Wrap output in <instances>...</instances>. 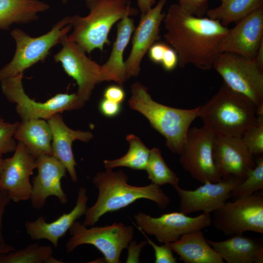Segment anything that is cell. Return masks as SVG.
I'll use <instances>...</instances> for the list:
<instances>
[{
	"instance_id": "cell-45",
	"label": "cell",
	"mask_w": 263,
	"mask_h": 263,
	"mask_svg": "<svg viewBox=\"0 0 263 263\" xmlns=\"http://www.w3.org/2000/svg\"><path fill=\"white\" fill-rule=\"evenodd\" d=\"M85 1H86V3H88L89 2H91L92 1H93V0H84ZM68 0H62V1L64 3H65L67 2Z\"/></svg>"
},
{
	"instance_id": "cell-24",
	"label": "cell",
	"mask_w": 263,
	"mask_h": 263,
	"mask_svg": "<svg viewBox=\"0 0 263 263\" xmlns=\"http://www.w3.org/2000/svg\"><path fill=\"white\" fill-rule=\"evenodd\" d=\"M169 245L185 263H224L221 256L208 244L202 230L185 234Z\"/></svg>"
},
{
	"instance_id": "cell-35",
	"label": "cell",
	"mask_w": 263,
	"mask_h": 263,
	"mask_svg": "<svg viewBox=\"0 0 263 263\" xmlns=\"http://www.w3.org/2000/svg\"><path fill=\"white\" fill-rule=\"evenodd\" d=\"M177 3L186 13L197 17H203L208 10L209 0H178Z\"/></svg>"
},
{
	"instance_id": "cell-36",
	"label": "cell",
	"mask_w": 263,
	"mask_h": 263,
	"mask_svg": "<svg viewBox=\"0 0 263 263\" xmlns=\"http://www.w3.org/2000/svg\"><path fill=\"white\" fill-rule=\"evenodd\" d=\"M10 201L7 192L0 189V255L15 250L13 246L6 243L3 234V217Z\"/></svg>"
},
{
	"instance_id": "cell-11",
	"label": "cell",
	"mask_w": 263,
	"mask_h": 263,
	"mask_svg": "<svg viewBox=\"0 0 263 263\" xmlns=\"http://www.w3.org/2000/svg\"><path fill=\"white\" fill-rule=\"evenodd\" d=\"M214 139V134L204 126L189 128L179 154L183 168L202 184L222 178L213 158Z\"/></svg>"
},
{
	"instance_id": "cell-43",
	"label": "cell",
	"mask_w": 263,
	"mask_h": 263,
	"mask_svg": "<svg viewBox=\"0 0 263 263\" xmlns=\"http://www.w3.org/2000/svg\"><path fill=\"white\" fill-rule=\"evenodd\" d=\"M254 60L257 66L261 69L263 70V42L260 44Z\"/></svg>"
},
{
	"instance_id": "cell-2",
	"label": "cell",
	"mask_w": 263,
	"mask_h": 263,
	"mask_svg": "<svg viewBox=\"0 0 263 263\" xmlns=\"http://www.w3.org/2000/svg\"><path fill=\"white\" fill-rule=\"evenodd\" d=\"M129 178L122 170L113 171L106 169L97 172L93 183L98 190L96 201L88 207L82 223L86 226H94L104 214L118 211L129 206L136 200L145 199L156 204L161 209H165L170 200L160 186L151 183L142 187L131 185Z\"/></svg>"
},
{
	"instance_id": "cell-31",
	"label": "cell",
	"mask_w": 263,
	"mask_h": 263,
	"mask_svg": "<svg viewBox=\"0 0 263 263\" xmlns=\"http://www.w3.org/2000/svg\"><path fill=\"white\" fill-rule=\"evenodd\" d=\"M263 189V157H258L256 166L230 193L234 199L249 196Z\"/></svg>"
},
{
	"instance_id": "cell-14",
	"label": "cell",
	"mask_w": 263,
	"mask_h": 263,
	"mask_svg": "<svg viewBox=\"0 0 263 263\" xmlns=\"http://www.w3.org/2000/svg\"><path fill=\"white\" fill-rule=\"evenodd\" d=\"M244 179L234 176L217 182H206L194 190L174 187L180 200L179 211L186 215L202 211L210 213L221 207L230 198L231 192Z\"/></svg>"
},
{
	"instance_id": "cell-29",
	"label": "cell",
	"mask_w": 263,
	"mask_h": 263,
	"mask_svg": "<svg viewBox=\"0 0 263 263\" xmlns=\"http://www.w3.org/2000/svg\"><path fill=\"white\" fill-rule=\"evenodd\" d=\"M51 246L31 244L26 247L0 255V263H61L53 256Z\"/></svg>"
},
{
	"instance_id": "cell-20",
	"label": "cell",
	"mask_w": 263,
	"mask_h": 263,
	"mask_svg": "<svg viewBox=\"0 0 263 263\" xmlns=\"http://www.w3.org/2000/svg\"><path fill=\"white\" fill-rule=\"evenodd\" d=\"M86 192L85 188H79L73 209L69 213H63L54 221L48 222L42 216L34 221H26L24 225L28 235L32 240H47L55 248H57L59 240L65 235L78 219L85 214L89 199Z\"/></svg>"
},
{
	"instance_id": "cell-19",
	"label": "cell",
	"mask_w": 263,
	"mask_h": 263,
	"mask_svg": "<svg viewBox=\"0 0 263 263\" xmlns=\"http://www.w3.org/2000/svg\"><path fill=\"white\" fill-rule=\"evenodd\" d=\"M213 155L222 178L234 176L244 179L256 166L241 137L215 136Z\"/></svg>"
},
{
	"instance_id": "cell-6",
	"label": "cell",
	"mask_w": 263,
	"mask_h": 263,
	"mask_svg": "<svg viewBox=\"0 0 263 263\" xmlns=\"http://www.w3.org/2000/svg\"><path fill=\"white\" fill-rule=\"evenodd\" d=\"M70 17L57 22L48 33L32 37L19 28L11 32L16 42V49L11 61L0 70V82L20 74L36 63L44 60L51 49L61 43L72 28Z\"/></svg>"
},
{
	"instance_id": "cell-37",
	"label": "cell",
	"mask_w": 263,
	"mask_h": 263,
	"mask_svg": "<svg viewBox=\"0 0 263 263\" xmlns=\"http://www.w3.org/2000/svg\"><path fill=\"white\" fill-rule=\"evenodd\" d=\"M100 113L108 117H113L117 115L121 112V104L103 98L98 105Z\"/></svg>"
},
{
	"instance_id": "cell-9",
	"label": "cell",
	"mask_w": 263,
	"mask_h": 263,
	"mask_svg": "<svg viewBox=\"0 0 263 263\" xmlns=\"http://www.w3.org/2000/svg\"><path fill=\"white\" fill-rule=\"evenodd\" d=\"M212 68L229 88L248 98L257 107L263 103V70L253 59L235 54L221 53Z\"/></svg>"
},
{
	"instance_id": "cell-5",
	"label": "cell",
	"mask_w": 263,
	"mask_h": 263,
	"mask_svg": "<svg viewBox=\"0 0 263 263\" xmlns=\"http://www.w3.org/2000/svg\"><path fill=\"white\" fill-rule=\"evenodd\" d=\"M86 4L88 15L70 17L73 31L67 36L89 54L96 49L102 51L106 44H110L109 34L113 25L137 13L128 0H93Z\"/></svg>"
},
{
	"instance_id": "cell-10",
	"label": "cell",
	"mask_w": 263,
	"mask_h": 263,
	"mask_svg": "<svg viewBox=\"0 0 263 263\" xmlns=\"http://www.w3.org/2000/svg\"><path fill=\"white\" fill-rule=\"evenodd\" d=\"M212 224L228 236L245 231L263 233V195L261 191L226 202L214 211Z\"/></svg>"
},
{
	"instance_id": "cell-32",
	"label": "cell",
	"mask_w": 263,
	"mask_h": 263,
	"mask_svg": "<svg viewBox=\"0 0 263 263\" xmlns=\"http://www.w3.org/2000/svg\"><path fill=\"white\" fill-rule=\"evenodd\" d=\"M241 138L253 156L263 153V114L257 115L255 122L243 133Z\"/></svg>"
},
{
	"instance_id": "cell-18",
	"label": "cell",
	"mask_w": 263,
	"mask_h": 263,
	"mask_svg": "<svg viewBox=\"0 0 263 263\" xmlns=\"http://www.w3.org/2000/svg\"><path fill=\"white\" fill-rule=\"evenodd\" d=\"M36 161L38 173L32 180L30 197L32 207L42 208L48 197L52 196L56 197L61 204H66L68 197L61 184L67 171L65 166L53 155H40Z\"/></svg>"
},
{
	"instance_id": "cell-13",
	"label": "cell",
	"mask_w": 263,
	"mask_h": 263,
	"mask_svg": "<svg viewBox=\"0 0 263 263\" xmlns=\"http://www.w3.org/2000/svg\"><path fill=\"white\" fill-rule=\"evenodd\" d=\"M61 49L54 55V60L60 62L65 72L78 85V98L85 103L95 85L102 82L101 67L89 58L85 50L65 36L61 43Z\"/></svg>"
},
{
	"instance_id": "cell-21",
	"label": "cell",
	"mask_w": 263,
	"mask_h": 263,
	"mask_svg": "<svg viewBox=\"0 0 263 263\" xmlns=\"http://www.w3.org/2000/svg\"><path fill=\"white\" fill-rule=\"evenodd\" d=\"M47 121L52 133V155L65 166L72 181L76 183L78 177L75 166L77 164L73 151V143L76 140L88 142L93 138V134L90 131L71 129L65 123L60 113Z\"/></svg>"
},
{
	"instance_id": "cell-38",
	"label": "cell",
	"mask_w": 263,
	"mask_h": 263,
	"mask_svg": "<svg viewBox=\"0 0 263 263\" xmlns=\"http://www.w3.org/2000/svg\"><path fill=\"white\" fill-rule=\"evenodd\" d=\"M123 87L119 85H113L107 87L104 91V98L121 104L126 96Z\"/></svg>"
},
{
	"instance_id": "cell-3",
	"label": "cell",
	"mask_w": 263,
	"mask_h": 263,
	"mask_svg": "<svg viewBox=\"0 0 263 263\" xmlns=\"http://www.w3.org/2000/svg\"><path fill=\"white\" fill-rule=\"evenodd\" d=\"M130 108L142 114L150 125L166 138V146L180 154L192 122L200 114V107L183 109L169 107L153 100L148 88L138 82L131 87Z\"/></svg>"
},
{
	"instance_id": "cell-23",
	"label": "cell",
	"mask_w": 263,
	"mask_h": 263,
	"mask_svg": "<svg viewBox=\"0 0 263 263\" xmlns=\"http://www.w3.org/2000/svg\"><path fill=\"white\" fill-rule=\"evenodd\" d=\"M134 29V20L131 17L123 18L117 23L116 38L110 55L101 65L102 82L113 81L123 87L127 80L123 55Z\"/></svg>"
},
{
	"instance_id": "cell-41",
	"label": "cell",
	"mask_w": 263,
	"mask_h": 263,
	"mask_svg": "<svg viewBox=\"0 0 263 263\" xmlns=\"http://www.w3.org/2000/svg\"><path fill=\"white\" fill-rule=\"evenodd\" d=\"M147 241H145L140 244L136 245L135 241H131L128 247L129 248V255L126 263L138 262L139 256L142 248L147 244Z\"/></svg>"
},
{
	"instance_id": "cell-44",
	"label": "cell",
	"mask_w": 263,
	"mask_h": 263,
	"mask_svg": "<svg viewBox=\"0 0 263 263\" xmlns=\"http://www.w3.org/2000/svg\"><path fill=\"white\" fill-rule=\"evenodd\" d=\"M4 159V158H3V154L0 153V176L2 171Z\"/></svg>"
},
{
	"instance_id": "cell-1",
	"label": "cell",
	"mask_w": 263,
	"mask_h": 263,
	"mask_svg": "<svg viewBox=\"0 0 263 263\" xmlns=\"http://www.w3.org/2000/svg\"><path fill=\"white\" fill-rule=\"evenodd\" d=\"M163 21L164 38L177 53L178 65L191 64L203 70L212 68L227 27L216 19L189 15L177 3L169 6Z\"/></svg>"
},
{
	"instance_id": "cell-17",
	"label": "cell",
	"mask_w": 263,
	"mask_h": 263,
	"mask_svg": "<svg viewBox=\"0 0 263 263\" xmlns=\"http://www.w3.org/2000/svg\"><path fill=\"white\" fill-rule=\"evenodd\" d=\"M263 42V6L228 29L219 44L221 53L237 54L253 59Z\"/></svg>"
},
{
	"instance_id": "cell-15",
	"label": "cell",
	"mask_w": 263,
	"mask_h": 263,
	"mask_svg": "<svg viewBox=\"0 0 263 263\" xmlns=\"http://www.w3.org/2000/svg\"><path fill=\"white\" fill-rule=\"evenodd\" d=\"M36 158L20 142L13 155L4 159L0 176V189L7 192L15 203L30 199L32 183L30 177L36 168Z\"/></svg>"
},
{
	"instance_id": "cell-47",
	"label": "cell",
	"mask_w": 263,
	"mask_h": 263,
	"mask_svg": "<svg viewBox=\"0 0 263 263\" xmlns=\"http://www.w3.org/2000/svg\"></svg>"
},
{
	"instance_id": "cell-22",
	"label": "cell",
	"mask_w": 263,
	"mask_h": 263,
	"mask_svg": "<svg viewBox=\"0 0 263 263\" xmlns=\"http://www.w3.org/2000/svg\"><path fill=\"white\" fill-rule=\"evenodd\" d=\"M207 241L227 263H263V242L259 237L240 234L224 241Z\"/></svg>"
},
{
	"instance_id": "cell-16",
	"label": "cell",
	"mask_w": 263,
	"mask_h": 263,
	"mask_svg": "<svg viewBox=\"0 0 263 263\" xmlns=\"http://www.w3.org/2000/svg\"><path fill=\"white\" fill-rule=\"evenodd\" d=\"M167 0H159L147 12L141 14L132 36L130 54L125 61L127 79L139 75L142 59L150 47L159 39L160 27L165 16L162 10Z\"/></svg>"
},
{
	"instance_id": "cell-30",
	"label": "cell",
	"mask_w": 263,
	"mask_h": 263,
	"mask_svg": "<svg viewBox=\"0 0 263 263\" xmlns=\"http://www.w3.org/2000/svg\"><path fill=\"white\" fill-rule=\"evenodd\" d=\"M145 170L152 184L160 187L166 184L173 188L179 186V178L168 167L158 148H153L150 150Z\"/></svg>"
},
{
	"instance_id": "cell-33",
	"label": "cell",
	"mask_w": 263,
	"mask_h": 263,
	"mask_svg": "<svg viewBox=\"0 0 263 263\" xmlns=\"http://www.w3.org/2000/svg\"><path fill=\"white\" fill-rule=\"evenodd\" d=\"M19 122H9L0 115V153L5 154L14 152L17 143L14 138L16 130Z\"/></svg>"
},
{
	"instance_id": "cell-4",
	"label": "cell",
	"mask_w": 263,
	"mask_h": 263,
	"mask_svg": "<svg viewBox=\"0 0 263 263\" xmlns=\"http://www.w3.org/2000/svg\"><path fill=\"white\" fill-rule=\"evenodd\" d=\"M257 106L224 82L218 92L200 106L204 126L215 136L241 137L257 117Z\"/></svg>"
},
{
	"instance_id": "cell-26",
	"label": "cell",
	"mask_w": 263,
	"mask_h": 263,
	"mask_svg": "<svg viewBox=\"0 0 263 263\" xmlns=\"http://www.w3.org/2000/svg\"><path fill=\"white\" fill-rule=\"evenodd\" d=\"M49 8L39 0H0V30H7L14 23L36 20L39 13Z\"/></svg>"
},
{
	"instance_id": "cell-46",
	"label": "cell",
	"mask_w": 263,
	"mask_h": 263,
	"mask_svg": "<svg viewBox=\"0 0 263 263\" xmlns=\"http://www.w3.org/2000/svg\"><path fill=\"white\" fill-rule=\"evenodd\" d=\"M220 0L222 2H223L225 1L226 0Z\"/></svg>"
},
{
	"instance_id": "cell-34",
	"label": "cell",
	"mask_w": 263,
	"mask_h": 263,
	"mask_svg": "<svg viewBox=\"0 0 263 263\" xmlns=\"http://www.w3.org/2000/svg\"><path fill=\"white\" fill-rule=\"evenodd\" d=\"M146 238L147 243L154 251L155 263H176L177 259L174 257L169 244H163L159 245L149 239L140 229L137 228Z\"/></svg>"
},
{
	"instance_id": "cell-12",
	"label": "cell",
	"mask_w": 263,
	"mask_h": 263,
	"mask_svg": "<svg viewBox=\"0 0 263 263\" xmlns=\"http://www.w3.org/2000/svg\"><path fill=\"white\" fill-rule=\"evenodd\" d=\"M134 219L137 228L154 236L162 244L173 243L185 234L203 230L212 225L210 213L205 212L196 217H190L179 211L153 217L139 212L134 215Z\"/></svg>"
},
{
	"instance_id": "cell-40",
	"label": "cell",
	"mask_w": 263,
	"mask_h": 263,
	"mask_svg": "<svg viewBox=\"0 0 263 263\" xmlns=\"http://www.w3.org/2000/svg\"><path fill=\"white\" fill-rule=\"evenodd\" d=\"M168 45L162 42L154 43L148 51L149 57L156 64H160Z\"/></svg>"
},
{
	"instance_id": "cell-27",
	"label": "cell",
	"mask_w": 263,
	"mask_h": 263,
	"mask_svg": "<svg viewBox=\"0 0 263 263\" xmlns=\"http://www.w3.org/2000/svg\"><path fill=\"white\" fill-rule=\"evenodd\" d=\"M263 6V0H226L219 6L208 9L207 17L220 21L227 27L236 23Z\"/></svg>"
},
{
	"instance_id": "cell-28",
	"label": "cell",
	"mask_w": 263,
	"mask_h": 263,
	"mask_svg": "<svg viewBox=\"0 0 263 263\" xmlns=\"http://www.w3.org/2000/svg\"><path fill=\"white\" fill-rule=\"evenodd\" d=\"M126 139L130 145L127 152L118 159L104 160L105 169H112L124 167L134 170H145L150 150L134 134L127 135Z\"/></svg>"
},
{
	"instance_id": "cell-8",
	"label": "cell",
	"mask_w": 263,
	"mask_h": 263,
	"mask_svg": "<svg viewBox=\"0 0 263 263\" xmlns=\"http://www.w3.org/2000/svg\"><path fill=\"white\" fill-rule=\"evenodd\" d=\"M70 238L66 244L68 253L83 244H91L103 255L105 262L120 263L122 251L128 247L134 235V228L121 222L110 225L87 228L76 221L69 229Z\"/></svg>"
},
{
	"instance_id": "cell-42",
	"label": "cell",
	"mask_w": 263,
	"mask_h": 263,
	"mask_svg": "<svg viewBox=\"0 0 263 263\" xmlns=\"http://www.w3.org/2000/svg\"><path fill=\"white\" fill-rule=\"evenodd\" d=\"M156 0H137L138 6L141 14H144L151 8Z\"/></svg>"
},
{
	"instance_id": "cell-7",
	"label": "cell",
	"mask_w": 263,
	"mask_h": 263,
	"mask_svg": "<svg viewBox=\"0 0 263 263\" xmlns=\"http://www.w3.org/2000/svg\"><path fill=\"white\" fill-rule=\"evenodd\" d=\"M22 78V73L0 82L2 94L10 102L15 104L16 113L21 121L47 120L56 114L81 108L85 104L78 98L76 93H59L45 102H37L25 93Z\"/></svg>"
},
{
	"instance_id": "cell-25",
	"label": "cell",
	"mask_w": 263,
	"mask_h": 263,
	"mask_svg": "<svg viewBox=\"0 0 263 263\" xmlns=\"http://www.w3.org/2000/svg\"><path fill=\"white\" fill-rule=\"evenodd\" d=\"M14 138L23 144L36 158L40 155H52V133L46 120L21 121L16 130Z\"/></svg>"
},
{
	"instance_id": "cell-39",
	"label": "cell",
	"mask_w": 263,
	"mask_h": 263,
	"mask_svg": "<svg viewBox=\"0 0 263 263\" xmlns=\"http://www.w3.org/2000/svg\"><path fill=\"white\" fill-rule=\"evenodd\" d=\"M163 69L167 71L174 70L178 65L177 53L170 46H168L160 63Z\"/></svg>"
}]
</instances>
